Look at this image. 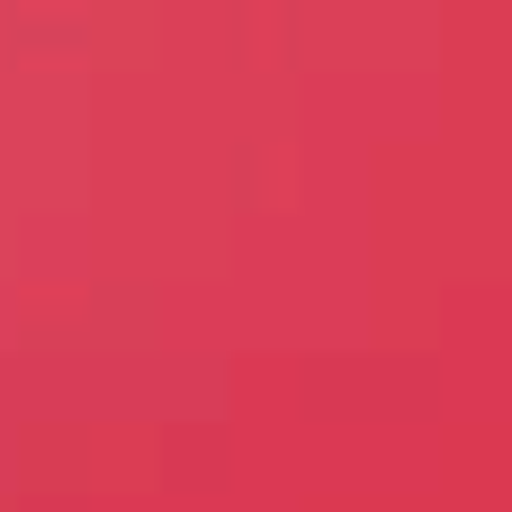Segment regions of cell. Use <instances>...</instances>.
<instances>
[{"label":"cell","instance_id":"obj_1","mask_svg":"<svg viewBox=\"0 0 512 512\" xmlns=\"http://www.w3.org/2000/svg\"><path fill=\"white\" fill-rule=\"evenodd\" d=\"M81 36H90V27H81V9H63V18H45V9H36V18H18V45H27V63H63L54 45H81Z\"/></svg>","mask_w":512,"mask_h":512},{"label":"cell","instance_id":"obj_2","mask_svg":"<svg viewBox=\"0 0 512 512\" xmlns=\"http://www.w3.org/2000/svg\"><path fill=\"white\" fill-rule=\"evenodd\" d=\"M279 45H288V9H270V18L252 9V18H243V63H288Z\"/></svg>","mask_w":512,"mask_h":512}]
</instances>
